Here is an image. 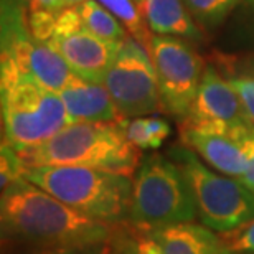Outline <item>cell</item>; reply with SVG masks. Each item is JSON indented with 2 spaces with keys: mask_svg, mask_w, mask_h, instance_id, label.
I'll return each instance as SVG.
<instances>
[{
  "mask_svg": "<svg viewBox=\"0 0 254 254\" xmlns=\"http://www.w3.org/2000/svg\"><path fill=\"white\" fill-rule=\"evenodd\" d=\"M3 254L106 243L113 225L81 215L27 179L2 191Z\"/></svg>",
  "mask_w": 254,
  "mask_h": 254,
  "instance_id": "6da1fadb",
  "label": "cell"
},
{
  "mask_svg": "<svg viewBox=\"0 0 254 254\" xmlns=\"http://www.w3.org/2000/svg\"><path fill=\"white\" fill-rule=\"evenodd\" d=\"M140 152L119 123H71L35 149L18 152L25 167L76 165L134 177Z\"/></svg>",
  "mask_w": 254,
  "mask_h": 254,
  "instance_id": "7a4b0ae2",
  "label": "cell"
},
{
  "mask_svg": "<svg viewBox=\"0 0 254 254\" xmlns=\"http://www.w3.org/2000/svg\"><path fill=\"white\" fill-rule=\"evenodd\" d=\"M25 179L93 220L114 225L130 218V177L89 167L37 165L25 167Z\"/></svg>",
  "mask_w": 254,
  "mask_h": 254,
  "instance_id": "3957f363",
  "label": "cell"
},
{
  "mask_svg": "<svg viewBox=\"0 0 254 254\" xmlns=\"http://www.w3.org/2000/svg\"><path fill=\"white\" fill-rule=\"evenodd\" d=\"M132 190V223L144 230L195 221L198 208L189 180L169 155L152 154L140 162Z\"/></svg>",
  "mask_w": 254,
  "mask_h": 254,
  "instance_id": "277c9868",
  "label": "cell"
},
{
  "mask_svg": "<svg viewBox=\"0 0 254 254\" xmlns=\"http://www.w3.org/2000/svg\"><path fill=\"white\" fill-rule=\"evenodd\" d=\"M169 157L189 180L201 225L216 233H228L254 216V191L240 179L205 165L185 145H174Z\"/></svg>",
  "mask_w": 254,
  "mask_h": 254,
  "instance_id": "5b68a950",
  "label": "cell"
},
{
  "mask_svg": "<svg viewBox=\"0 0 254 254\" xmlns=\"http://www.w3.org/2000/svg\"><path fill=\"white\" fill-rule=\"evenodd\" d=\"M74 76L52 43L32 35L20 0H3L0 84L30 78L43 88L60 93Z\"/></svg>",
  "mask_w": 254,
  "mask_h": 254,
  "instance_id": "8992f818",
  "label": "cell"
},
{
  "mask_svg": "<svg viewBox=\"0 0 254 254\" xmlns=\"http://www.w3.org/2000/svg\"><path fill=\"white\" fill-rule=\"evenodd\" d=\"M3 139L17 152L42 145L69 124L62 96L30 78L0 84Z\"/></svg>",
  "mask_w": 254,
  "mask_h": 254,
  "instance_id": "52a82bcc",
  "label": "cell"
},
{
  "mask_svg": "<svg viewBox=\"0 0 254 254\" xmlns=\"http://www.w3.org/2000/svg\"><path fill=\"white\" fill-rule=\"evenodd\" d=\"M101 84L108 89L124 119L164 111L154 62L132 37L121 45Z\"/></svg>",
  "mask_w": 254,
  "mask_h": 254,
  "instance_id": "ba28073f",
  "label": "cell"
},
{
  "mask_svg": "<svg viewBox=\"0 0 254 254\" xmlns=\"http://www.w3.org/2000/svg\"><path fill=\"white\" fill-rule=\"evenodd\" d=\"M150 58L155 66L164 113L179 119L187 118L206 68L203 58L184 40L164 35H154Z\"/></svg>",
  "mask_w": 254,
  "mask_h": 254,
  "instance_id": "9c48e42d",
  "label": "cell"
},
{
  "mask_svg": "<svg viewBox=\"0 0 254 254\" xmlns=\"http://www.w3.org/2000/svg\"><path fill=\"white\" fill-rule=\"evenodd\" d=\"M253 130L254 126H198L184 119L179 124L182 145L195 152L211 169L233 179H243L250 169Z\"/></svg>",
  "mask_w": 254,
  "mask_h": 254,
  "instance_id": "30bf717a",
  "label": "cell"
},
{
  "mask_svg": "<svg viewBox=\"0 0 254 254\" xmlns=\"http://www.w3.org/2000/svg\"><path fill=\"white\" fill-rule=\"evenodd\" d=\"M182 121V119H180ZM184 121L198 126L215 127H250L254 126L246 116L236 89L220 74L215 66L208 64L203 73L196 98Z\"/></svg>",
  "mask_w": 254,
  "mask_h": 254,
  "instance_id": "8fae6325",
  "label": "cell"
},
{
  "mask_svg": "<svg viewBox=\"0 0 254 254\" xmlns=\"http://www.w3.org/2000/svg\"><path fill=\"white\" fill-rule=\"evenodd\" d=\"M50 43L62 55L76 76L93 83L103 81L106 71L113 64L123 45L108 42L86 28L53 37Z\"/></svg>",
  "mask_w": 254,
  "mask_h": 254,
  "instance_id": "7c38bea8",
  "label": "cell"
},
{
  "mask_svg": "<svg viewBox=\"0 0 254 254\" xmlns=\"http://www.w3.org/2000/svg\"><path fill=\"white\" fill-rule=\"evenodd\" d=\"M71 123H119L124 118L101 83L74 76L58 93Z\"/></svg>",
  "mask_w": 254,
  "mask_h": 254,
  "instance_id": "4fadbf2b",
  "label": "cell"
},
{
  "mask_svg": "<svg viewBox=\"0 0 254 254\" xmlns=\"http://www.w3.org/2000/svg\"><path fill=\"white\" fill-rule=\"evenodd\" d=\"M164 254H233L220 233L190 221L152 231Z\"/></svg>",
  "mask_w": 254,
  "mask_h": 254,
  "instance_id": "5bb4252c",
  "label": "cell"
},
{
  "mask_svg": "<svg viewBox=\"0 0 254 254\" xmlns=\"http://www.w3.org/2000/svg\"><path fill=\"white\" fill-rule=\"evenodd\" d=\"M139 10L154 35L201 38L198 23L191 18L184 0H142Z\"/></svg>",
  "mask_w": 254,
  "mask_h": 254,
  "instance_id": "9a60e30c",
  "label": "cell"
},
{
  "mask_svg": "<svg viewBox=\"0 0 254 254\" xmlns=\"http://www.w3.org/2000/svg\"><path fill=\"white\" fill-rule=\"evenodd\" d=\"M104 254H164L152 231L137 226L130 220L114 223L104 243Z\"/></svg>",
  "mask_w": 254,
  "mask_h": 254,
  "instance_id": "2e32d148",
  "label": "cell"
},
{
  "mask_svg": "<svg viewBox=\"0 0 254 254\" xmlns=\"http://www.w3.org/2000/svg\"><path fill=\"white\" fill-rule=\"evenodd\" d=\"M127 140L139 150H154L167 140L170 135L169 123L160 116H140L121 121Z\"/></svg>",
  "mask_w": 254,
  "mask_h": 254,
  "instance_id": "e0dca14e",
  "label": "cell"
},
{
  "mask_svg": "<svg viewBox=\"0 0 254 254\" xmlns=\"http://www.w3.org/2000/svg\"><path fill=\"white\" fill-rule=\"evenodd\" d=\"M78 10L84 28L91 33L114 43H123L130 37L124 25L96 0H86L84 3L78 5Z\"/></svg>",
  "mask_w": 254,
  "mask_h": 254,
  "instance_id": "ac0fdd59",
  "label": "cell"
},
{
  "mask_svg": "<svg viewBox=\"0 0 254 254\" xmlns=\"http://www.w3.org/2000/svg\"><path fill=\"white\" fill-rule=\"evenodd\" d=\"M98 2L108 8L124 25L127 33L150 55L154 35H152L150 28L147 27L145 20L139 10V5L134 0H98Z\"/></svg>",
  "mask_w": 254,
  "mask_h": 254,
  "instance_id": "d6986e66",
  "label": "cell"
},
{
  "mask_svg": "<svg viewBox=\"0 0 254 254\" xmlns=\"http://www.w3.org/2000/svg\"><path fill=\"white\" fill-rule=\"evenodd\" d=\"M191 18L200 27H215L240 3V0H184Z\"/></svg>",
  "mask_w": 254,
  "mask_h": 254,
  "instance_id": "ffe728a7",
  "label": "cell"
},
{
  "mask_svg": "<svg viewBox=\"0 0 254 254\" xmlns=\"http://www.w3.org/2000/svg\"><path fill=\"white\" fill-rule=\"evenodd\" d=\"M25 179V164L22 157L8 142L2 140L0 147V187L2 191Z\"/></svg>",
  "mask_w": 254,
  "mask_h": 254,
  "instance_id": "44dd1931",
  "label": "cell"
},
{
  "mask_svg": "<svg viewBox=\"0 0 254 254\" xmlns=\"http://www.w3.org/2000/svg\"><path fill=\"white\" fill-rule=\"evenodd\" d=\"M233 254H254V216L228 233H220Z\"/></svg>",
  "mask_w": 254,
  "mask_h": 254,
  "instance_id": "7402d4cb",
  "label": "cell"
},
{
  "mask_svg": "<svg viewBox=\"0 0 254 254\" xmlns=\"http://www.w3.org/2000/svg\"><path fill=\"white\" fill-rule=\"evenodd\" d=\"M228 81L236 89L243 106H245L246 116L254 124V71L228 74Z\"/></svg>",
  "mask_w": 254,
  "mask_h": 254,
  "instance_id": "603a6c76",
  "label": "cell"
},
{
  "mask_svg": "<svg viewBox=\"0 0 254 254\" xmlns=\"http://www.w3.org/2000/svg\"><path fill=\"white\" fill-rule=\"evenodd\" d=\"M27 254H104V243H99V245H84V246L52 248V250L33 251Z\"/></svg>",
  "mask_w": 254,
  "mask_h": 254,
  "instance_id": "cb8c5ba5",
  "label": "cell"
},
{
  "mask_svg": "<svg viewBox=\"0 0 254 254\" xmlns=\"http://www.w3.org/2000/svg\"><path fill=\"white\" fill-rule=\"evenodd\" d=\"M28 8L32 12H60V0H28Z\"/></svg>",
  "mask_w": 254,
  "mask_h": 254,
  "instance_id": "d4e9b609",
  "label": "cell"
},
{
  "mask_svg": "<svg viewBox=\"0 0 254 254\" xmlns=\"http://www.w3.org/2000/svg\"><path fill=\"white\" fill-rule=\"evenodd\" d=\"M251 191H254V130L251 134V159H250V169H248L246 175L240 179Z\"/></svg>",
  "mask_w": 254,
  "mask_h": 254,
  "instance_id": "484cf974",
  "label": "cell"
},
{
  "mask_svg": "<svg viewBox=\"0 0 254 254\" xmlns=\"http://www.w3.org/2000/svg\"><path fill=\"white\" fill-rule=\"evenodd\" d=\"M86 0H60V5L62 8H68V7H76V5L84 3Z\"/></svg>",
  "mask_w": 254,
  "mask_h": 254,
  "instance_id": "4316f807",
  "label": "cell"
},
{
  "mask_svg": "<svg viewBox=\"0 0 254 254\" xmlns=\"http://www.w3.org/2000/svg\"><path fill=\"white\" fill-rule=\"evenodd\" d=\"M134 2H135V3H140V2H142V0H134Z\"/></svg>",
  "mask_w": 254,
  "mask_h": 254,
  "instance_id": "83f0119b",
  "label": "cell"
},
{
  "mask_svg": "<svg viewBox=\"0 0 254 254\" xmlns=\"http://www.w3.org/2000/svg\"><path fill=\"white\" fill-rule=\"evenodd\" d=\"M253 2H254V0H253Z\"/></svg>",
  "mask_w": 254,
  "mask_h": 254,
  "instance_id": "f1b7e54d",
  "label": "cell"
}]
</instances>
